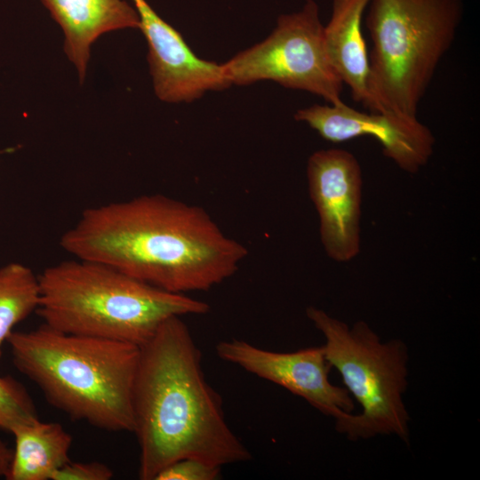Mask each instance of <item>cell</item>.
Segmentation results:
<instances>
[{
    "label": "cell",
    "mask_w": 480,
    "mask_h": 480,
    "mask_svg": "<svg viewBox=\"0 0 480 480\" xmlns=\"http://www.w3.org/2000/svg\"><path fill=\"white\" fill-rule=\"evenodd\" d=\"M60 245L77 259L182 294L220 284L248 255L204 209L161 194L84 210Z\"/></svg>",
    "instance_id": "cell-1"
},
{
    "label": "cell",
    "mask_w": 480,
    "mask_h": 480,
    "mask_svg": "<svg viewBox=\"0 0 480 480\" xmlns=\"http://www.w3.org/2000/svg\"><path fill=\"white\" fill-rule=\"evenodd\" d=\"M181 316L166 319L140 351L132 388L139 478L154 480L187 457L224 466L252 460L228 424L220 394L209 384L201 352Z\"/></svg>",
    "instance_id": "cell-2"
},
{
    "label": "cell",
    "mask_w": 480,
    "mask_h": 480,
    "mask_svg": "<svg viewBox=\"0 0 480 480\" xmlns=\"http://www.w3.org/2000/svg\"><path fill=\"white\" fill-rule=\"evenodd\" d=\"M6 342L14 366L53 407L102 430L133 432L140 347L68 334L44 324L28 332L12 331Z\"/></svg>",
    "instance_id": "cell-3"
},
{
    "label": "cell",
    "mask_w": 480,
    "mask_h": 480,
    "mask_svg": "<svg viewBox=\"0 0 480 480\" xmlns=\"http://www.w3.org/2000/svg\"><path fill=\"white\" fill-rule=\"evenodd\" d=\"M44 324L80 336L141 347L172 316L204 315L208 303L129 276L108 265L74 259L38 276Z\"/></svg>",
    "instance_id": "cell-4"
},
{
    "label": "cell",
    "mask_w": 480,
    "mask_h": 480,
    "mask_svg": "<svg viewBox=\"0 0 480 480\" xmlns=\"http://www.w3.org/2000/svg\"><path fill=\"white\" fill-rule=\"evenodd\" d=\"M366 28L372 112L417 118L462 19V0H371Z\"/></svg>",
    "instance_id": "cell-5"
},
{
    "label": "cell",
    "mask_w": 480,
    "mask_h": 480,
    "mask_svg": "<svg viewBox=\"0 0 480 480\" xmlns=\"http://www.w3.org/2000/svg\"><path fill=\"white\" fill-rule=\"evenodd\" d=\"M307 316L325 339V359L340 373L362 412L336 420L351 441L395 435L408 444L410 417L403 401L408 381V353L399 340L381 342L364 321L352 327L324 310L308 307Z\"/></svg>",
    "instance_id": "cell-6"
},
{
    "label": "cell",
    "mask_w": 480,
    "mask_h": 480,
    "mask_svg": "<svg viewBox=\"0 0 480 480\" xmlns=\"http://www.w3.org/2000/svg\"><path fill=\"white\" fill-rule=\"evenodd\" d=\"M222 65L231 84L271 80L316 94L328 104L344 102V84L329 60L314 0H308L298 12L280 16L268 38Z\"/></svg>",
    "instance_id": "cell-7"
},
{
    "label": "cell",
    "mask_w": 480,
    "mask_h": 480,
    "mask_svg": "<svg viewBox=\"0 0 480 480\" xmlns=\"http://www.w3.org/2000/svg\"><path fill=\"white\" fill-rule=\"evenodd\" d=\"M307 176L327 256L350 261L358 255L361 241L363 175L358 160L345 149H321L309 156Z\"/></svg>",
    "instance_id": "cell-8"
},
{
    "label": "cell",
    "mask_w": 480,
    "mask_h": 480,
    "mask_svg": "<svg viewBox=\"0 0 480 480\" xmlns=\"http://www.w3.org/2000/svg\"><path fill=\"white\" fill-rule=\"evenodd\" d=\"M215 351L220 359L284 388L336 420L355 409L348 389L329 380L332 367L323 346L281 353L232 339L219 342Z\"/></svg>",
    "instance_id": "cell-9"
},
{
    "label": "cell",
    "mask_w": 480,
    "mask_h": 480,
    "mask_svg": "<svg viewBox=\"0 0 480 480\" xmlns=\"http://www.w3.org/2000/svg\"><path fill=\"white\" fill-rule=\"evenodd\" d=\"M294 118L306 123L324 140L332 143L372 136L380 143L384 156L409 173L417 172L434 152L435 137L418 118L407 119L386 112H362L345 102L301 108Z\"/></svg>",
    "instance_id": "cell-10"
},
{
    "label": "cell",
    "mask_w": 480,
    "mask_h": 480,
    "mask_svg": "<svg viewBox=\"0 0 480 480\" xmlns=\"http://www.w3.org/2000/svg\"><path fill=\"white\" fill-rule=\"evenodd\" d=\"M148 45V63L156 96L164 101L189 102L208 91L231 85L223 65L196 56L180 34L145 0H132Z\"/></svg>",
    "instance_id": "cell-11"
},
{
    "label": "cell",
    "mask_w": 480,
    "mask_h": 480,
    "mask_svg": "<svg viewBox=\"0 0 480 480\" xmlns=\"http://www.w3.org/2000/svg\"><path fill=\"white\" fill-rule=\"evenodd\" d=\"M65 35L64 49L83 81L92 44L102 34L139 28V14L124 0H42Z\"/></svg>",
    "instance_id": "cell-12"
},
{
    "label": "cell",
    "mask_w": 480,
    "mask_h": 480,
    "mask_svg": "<svg viewBox=\"0 0 480 480\" xmlns=\"http://www.w3.org/2000/svg\"><path fill=\"white\" fill-rule=\"evenodd\" d=\"M371 0H332V14L324 26V39L329 60L352 99L372 111L368 89L369 53L362 22Z\"/></svg>",
    "instance_id": "cell-13"
},
{
    "label": "cell",
    "mask_w": 480,
    "mask_h": 480,
    "mask_svg": "<svg viewBox=\"0 0 480 480\" xmlns=\"http://www.w3.org/2000/svg\"><path fill=\"white\" fill-rule=\"evenodd\" d=\"M15 447L7 480H52L70 460L72 436L57 422L39 419L12 429Z\"/></svg>",
    "instance_id": "cell-14"
},
{
    "label": "cell",
    "mask_w": 480,
    "mask_h": 480,
    "mask_svg": "<svg viewBox=\"0 0 480 480\" xmlns=\"http://www.w3.org/2000/svg\"><path fill=\"white\" fill-rule=\"evenodd\" d=\"M38 276L28 267L12 262L0 268V359L2 346L12 328L39 305Z\"/></svg>",
    "instance_id": "cell-15"
},
{
    "label": "cell",
    "mask_w": 480,
    "mask_h": 480,
    "mask_svg": "<svg viewBox=\"0 0 480 480\" xmlns=\"http://www.w3.org/2000/svg\"><path fill=\"white\" fill-rule=\"evenodd\" d=\"M38 419L35 403L24 385L12 376L0 375V429L12 432Z\"/></svg>",
    "instance_id": "cell-16"
},
{
    "label": "cell",
    "mask_w": 480,
    "mask_h": 480,
    "mask_svg": "<svg viewBox=\"0 0 480 480\" xmlns=\"http://www.w3.org/2000/svg\"><path fill=\"white\" fill-rule=\"evenodd\" d=\"M221 468L201 459L187 457L164 467L154 480H216L221 476Z\"/></svg>",
    "instance_id": "cell-17"
},
{
    "label": "cell",
    "mask_w": 480,
    "mask_h": 480,
    "mask_svg": "<svg viewBox=\"0 0 480 480\" xmlns=\"http://www.w3.org/2000/svg\"><path fill=\"white\" fill-rule=\"evenodd\" d=\"M112 469L100 461H71L59 468L52 480H109L113 477Z\"/></svg>",
    "instance_id": "cell-18"
},
{
    "label": "cell",
    "mask_w": 480,
    "mask_h": 480,
    "mask_svg": "<svg viewBox=\"0 0 480 480\" xmlns=\"http://www.w3.org/2000/svg\"><path fill=\"white\" fill-rule=\"evenodd\" d=\"M13 450L0 439V477L5 478L12 462Z\"/></svg>",
    "instance_id": "cell-19"
}]
</instances>
